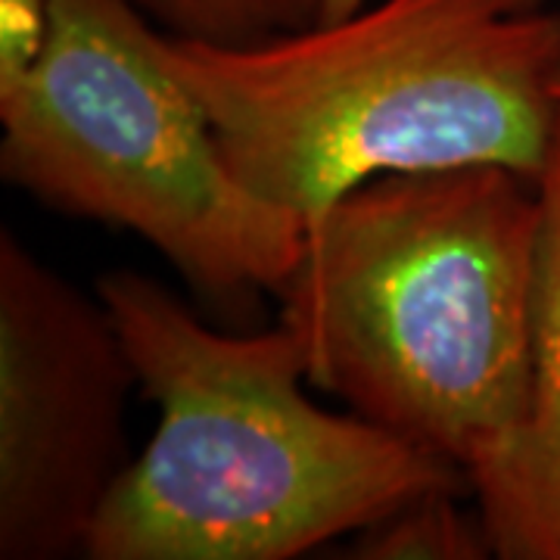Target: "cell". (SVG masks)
<instances>
[{
    "instance_id": "1",
    "label": "cell",
    "mask_w": 560,
    "mask_h": 560,
    "mask_svg": "<svg viewBox=\"0 0 560 560\" xmlns=\"http://www.w3.org/2000/svg\"><path fill=\"white\" fill-rule=\"evenodd\" d=\"M539 190L504 165L364 180L280 287L308 381L464 474L501 560H560L533 423Z\"/></svg>"
},
{
    "instance_id": "2",
    "label": "cell",
    "mask_w": 560,
    "mask_h": 560,
    "mask_svg": "<svg viewBox=\"0 0 560 560\" xmlns=\"http://www.w3.org/2000/svg\"><path fill=\"white\" fill-rule=\"evenodd\" d=\"M243 187L305 224L364 180L504 165L539 180L558 131L548 0H371L224 47L160 35Z\"/></svg>"
},
{
    "instance_id": "3",
    "label": "cell",
    "mask_w": 560,
    "mask_h": 560,
    "mask_svg": "<svg viewBox=\"0 0 560 560\" xmlns=\"http://www.w3.org/2000/svg\"><path fill=\"white\" fill-rule=\"evenodd\" d=\"M97 296L160 420L103 501L91 560H290L418 495L470 492L452 464L308 399L283 320L221 334L135 271L103 275Z\"/></svg>"
},
{
    "instance_id": "4",
    "label": "cell",
    "mask_w": 560,
    "mask_h": 560,
    "mask_svg": "<svg viewBox=\"0 0 560 560\" xmlns=\"http://www.w3.org/2000/svg\"><path fill=\"white\" fill-rule=\"evenodd\" d=\"M32 75L0 94V175L35 200L125 228L209 296L275 290L308 224L243 187L197 97L128 0H47Z\"/></svg>"
},
{
    "instance_id": "5",
    "label": "cell",
    "mask_w": 560,
    "mask_h": 560,
    "mask_svg": "<svg viewBox=\"0 0 560 560\" xmlns=\"http://www.w3.org/2000/svg\"><path fill=\"white\" fill-rule=\"evenodd\" d=\"M135 364L101 296L0 231V560L84 555L131 467Z\"/></svg>"
},
{
    "instance_id": "6",
    "label": "cell",
    "mask_w": 560,
    "mask_h": 560,
    "mask_svg": "<svg viewBox=\"0 0 560 560\" xmlns=\"http://www.w3.org/2000/svg\"><path fill=\"white\" fill-rule=\"evenodd\" d=\"M539 237L533 265V423L545 477L560 501V116L536 180Z\"/></svg>"
},
{
    "instance_id": "7",
    "label": "cell",
    "mask_w": 560,
    "mask_h": 560,
    "mask_svg": "<svg viewBox=\"0 0 560 560\" xmlns=\"http://www.w3.org/2000/svg\"><path fill=\"white\" fill-rule=\"evenodd\" d=\"M464 492H427L364 529L361 560H486L495 558L482 517L458 504Z\"/></svg>"
},
{
    "instance_id": "8",
    "label": "cell",
    "mask_w": 560,
    "mask_h": 560,
    "mask_svg": "<svg viewBox=\"0 0 560 560\" xmlns=\"http://www.w3.org/2000/svg\"><path fill=\"white\" fill-rule=\"evenodd\" d=\"M165 35L224 47L315 25L320 0H128Z\"/></svg>"
},
{
    "instance_id": "9",
    "label": "cell",
    "mask_w": 560,
    "mask_h": 560,
    "mask_svg": "<svg viewBox=\"0 0 560 560\" xmlns=\"http://www.w3.org/2000/svg\"><path fill=\"white\" fill-rule=\"evenodd\" d=\"M50 32L47 0H0V94H10L38 66Z\"/></svg>"
},
{
    "instance_id": "10",
    "label": "cell",
    "mask_w": 560,
    "mask_h": 560,
    "mask_svg": "<svg viewBox=\"0 0 560 560\" xmlns=\"http://www.w3.org/2000/svg\"><path fill=\"white\" fill-rule=\"evenodd\" d=\"M371 0H320L318 22H337L359 13L361 7H368Z\"/></svg>"
},
{
    "instance_id": "11",
    "label": "cell",
    "mask_w": 560,
    "mask_h": 560,
    "mask_svg": "<svg viewBox=\"0 0 560 560\" xmlns=\"http://www.w3.org/2000/svg\"><path fill=\"white\" fill-rule=\"evenodd\" d=\"M555 94H558V101H560V72H558V79H555Z\"/></svg>"
}]
</instances>
